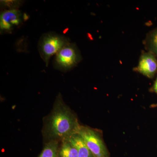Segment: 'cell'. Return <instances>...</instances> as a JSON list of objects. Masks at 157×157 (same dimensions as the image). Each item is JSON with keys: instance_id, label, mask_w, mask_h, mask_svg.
Here are the masks:
<instances>
[{"instance_id": "obj_1", "label": "cell", "mask_w": 157, "mask_h": 157, "mask_svg": "<svg viewBox=\"0 0 157 157\" xmlns=\"http://www.w3.org/2000/svg\"><path fill=\"white\" fill-rule=\"evenodd\" d=\"M80 126L75 115L59 96L46 124L45 129L48 136L52 140H65L78 133Z\"/></svg>"}, {"instance_id": "obj_2", "label": "cell", "mask_w": 157, "mask_h": 157, "mask_svg": "<svg viewBox=\"0 0 157 157\" xmlns=\"http://www.w3.org/2000/svg\"><path fill=\"white\" fill-rule=\"evenodd\" d=\"M69 43L68 39L57 34H47L42 37L39 44V52L46 66L50 58Z\"/></svg>"}, {"instance_id": "obj_3", "label": "cell", "mask_w": 157, "mask_h": 157, "mask_svg": "<svg viewBox=\"0 0 157 157\" xmlns=\"http://www.w3.org/2000/svg\"><path fill=\"white\" fill-rule=\"evenodd\" d=\"M78 133L94 157H108V153L102 139L95 131L80 126Z\"/></svg>"}, {"instance_id": "obj_4", "label": "cell", "mask_w": 157, "mask_h": 157, "mask_svg": "<svg viewBox=\"0 0 157 157\" xmlns=\"http://www.w3.org/2000/svg\"><path fill=\"white\" fill-rule=\"evenodd\" d=\"M78 55L73 44L68 43L56 55L55 65L59 70L67 71L78 62Z\"/></svg>"}, {"instance_id": "obj_5", "label": "cell", "mask_w": 157, "mask_h": 157, "mask_svg": "<svg viewBox=\"0 0 157 157\" xmlns=\"http://www.w3.org/2000/svg\"><path fill=\"white\" fill-rule=\"evenodd\" d=\"M0 19L1 30L9 31L21 22V13L17 9L6 10L1 14Z\"/></svg>"}, {"instance_id": "obj_6", "label": "cell", "mask_w": 157, "mask_h": 157, "mask_svg": "<svg viewBox=\"0 0 157 157\" xmlns=\"http://www.w3.org/2000/svg\"><path fill=\"white\" fill-rule=\"evenodd\" d=\"M138 71L147 77H152L157 70V62L152 55L149 54L141 57L138 68Z\"/></svg>"}, {"instance_id": "obj_7", "label": "cell", "mask_w": 157, "mask_h": 157, "mask_svg": "<svg viewBox=\"0 0 157 157\" xmlns=\"http://www.w3.org/2000/svg\"><path fill=\"white\" fill-rule=\"evenodd\" d=\"M63 140H67L76 149L78 152V157H94L78 133L73 134Z\"/></svg>"}, {"instance_id": "obj_8", "label": "cell", "mask_w": 157, "mask_h": 157, "mask_svg": "<svg viewBox=\"0 0 157 157\" xmlns=\"http://www.w3.org/2000/svg\"><path fill=\"white\" fill-rule=\"evenodd\" d=\"M58 142L51 140L45 144L39 157H58Z\"/></svg>"}, {"instance_id": "obj_9", "label": "cell", "mask_w": 157, "mask_h": 157, "mask_svg": "<svg viewBox=\"0 0 157 157\" xmlns=\"http://www.w3.org/2000/svg\"><path fill=\"white\" fill-rule=\"evenodd\" d=\"M62 146L59 150V157H78L76 149L68 141L63 140Z\"/></svg>"}, {"instance_id": "obj_10", "label": "cell", "mask_w": 157, "mask_h": 157, "mask_svg": "<svg viewBox=\"0 0 157 157\" xmlns=\"http://www.w3.org/2000/svg\"><path fill=\"white\" fill-rule=\"evenodd\" d=\"M153 42V45H154L155 48L157 51V32L154 36Z\"/></svg>"}, {"instance_id": "obj_11", "label": "cell", "mask_w": 157, "mask_h": 157, "mask_svg": "<svg viewBox=\"0 0 157 157\" xmlns=\"http://www.w3.org/2000/svg\"><path fill=\"white\" fill-rule=\"evenodd\" d=\"M154 90L156 93H157V79L156 80L155 82L154 86Z\"/></svg>"}]
</instances>
